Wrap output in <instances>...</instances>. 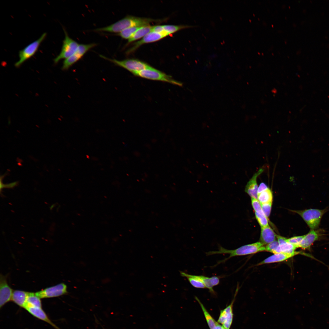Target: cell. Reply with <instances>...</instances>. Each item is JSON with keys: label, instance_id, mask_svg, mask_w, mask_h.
I'll return each mask as SVG.
<instances>
[{"label": "cell", "instance_id": "obj_30", "mask_svg": "<svg viewBox=\"0 0 329 329\" xmlns=\"http://www.w3.org/2000/svg\"><path fill=\"white\" fill-rule=\"evenodd\" d=\"M262 209L267 218H268L270 214L272 202L260 204Z\"/></svg>", "mask_w": 329, "mask_h": 329}, {"label": "cell", "instance_id": "obj_2", "mask_svg": "<svg viewBox=\"0 0 329 329\" xmlns=\"http://www.w3.org/2000/svg\"><path fill=\"white\" fill-rule=\"evenodd\" d=\"M264 246L261 242H257L245 245L233 250L226 249L219 246L218 251H209L206 253V254L207 256L216 254H227L229 255L228 257L219 261L218 263V264L225 262L233 257L245 256L265 251V246Z\"/></svg>", "mask_w": 329, "mask_h": 329}, {"label": "cell", "instance_id": "obj_34", "mask_svg": "<svg viewBox=\"0 0 329 329\" xmlns=\"http://www.w3.org/2000/svg\"><path fill=\"white\" fill-rule=\"evenodd\" d=\"M268 188V187L265 183L264 182L260 183L258 187L257 194L266 190Z\"/></svg>", "mask_w": 329, "mask_h": 329}, {"label": "cell", "instance_id": "obj_7", "mask_svg": "<svg viewBox=\"0 0 329 329\" xmlns=\"http://www.w3.org/2000/svg\"><path fill=\"white\" fill-rule=\"evenodd\" d=\"M63 30L65 37L60 52L54 59V62L55 64L61 60L65 59L72 55L76 51L79 45L77 42L69 36L64 28Z\"/></svg>", "mask_w": 329, "mask_h": 329}, {"label": "cell", "instance_id": "obj_18", "mask_svg": "<svg viewBox=\"0 0 329 329\" xmlns=\"http://www.w3.org/2000/svg\"><path fill=\"white\" fill-rule=\"evenodd\" d=\"M197 276L203 283L206 288H208L212 294H215V293L213 288L219 284V278L216 276L209 277L202 275H197Z\"/></svg>", "mask_w": 329, "mask_h": 329}, {"label": "cell", "instance_id": "obj_6", "mask_svg": "<svg viewBox=\"0 0 329 329\" xmlns=\"http://www.w3.org/2000/svg\"><path fill=\"white\" fill-rule=\"evenodd\" d=\"M46 33H44L37 40L34 41L23 49L19 53V60L16 62L15 66L19 67L26 61L31 58L37 52L41 44L45 38Z\"/></svg>", "mask_w": 329, "mask_h": 329}, {"label": "cell", "instance_id": "obj_29", "mask_svg": "<svg viewBox=\"0 0 329 329\" xmlns=\"http://www.w3.org/2000/svg\"><path fill=\"white\" fill-rule=\"evenodd\" d=\"M278 246V242L276 239L266 245L265 246V251L274 254Z\"/></svg>", "mask_w": 329, "mask_h": 329}, {"label": "cell", "instance_id": "obj_32", "mask_svg": "<svg viewBox=\"0 0 329 329\" xmlns=\"http://www.w3.org/2000/svg\"><path fill=\"white\" fill-rule=\"evenodd\" d=\"M18 183V182L16 181L7 184H4L2 183L1 182H0V189H2L5 188H12L16 186Z\"/></svg>", "mask_w": 329, "mask_h": 329}, {"label": "cell", "instance_id": "obj_5", "mask_svg": "<svg viewBox=\"0 0 329 329\" xmlns=\"http://www.w3.org/2000/svg\"><path fill=\"white\" fill-rule=\"evenodd\" d=\"M100 56L115 65L126 69L133 74L150 66L147 63L136 59H127L119 60L114 58H109L101 55H100Z\"/></svg>", "mask_w": 329, "mask_h": 329}, {"label": "cell", "instance_id": "obj_8", "mask_svg": "<svg viewBox=\"0 0 329 329\" xmlns=\"http://www.w3.org/2000/svg\"><path fill=\"white\" fill-rule=\"evenodd\" d=\"M97 45L95 43L79 44L75 53L71 56L64 60L62 68V70H65L68 69L80 59L88 51Z\"/></svg>", "mask_w": 329, "mask_h": 329}, {"label": "cell", "instance_id": "obj_4", "mask_svg": "<svg viewBox=\"0 0 329 329\" xmlns=\"http://www.w3.org/2000/svg\"><path fill=\"white\" fill-rule=\"evenodd\" d=\"M292 211L299 215L311 229H316L318 227L322 218L327 210L309 209Z\"/></svg>", "mask_w": 329, "mask_h": 329}, {"label": "cell", "instance_id": "obj_11", "mask_svg": "<svg viewBox=\"0 0 329 329\" xmlns=\"http://www.w3.org/2000/svg\"><path fill=\"white\" fill-rule=\"evenodd\" d=\"M169 35L166 33H160L152 31L137 42L133 44V46L126 52L127 54H129L136 50L139 47L145 44L157 41Z\"/></svg>", "mask_w": 329, "mask_h": 329}, {"label": "cell", "instance_id": "obj_35", "mask_svg": "<svg viewBox=\"0 0 329 329\" xmlns=\"http://www.w3.org/2000/svg\"><path fill=\"white\" fill-rule=\"evenodd\" d=\"M277 239L279 245L282 244L287 242V239L284 237L277 235Z\"/></svg>", "mask_w": 329, "mask_h": 329}, {"label": "cell", "instance_id": "obj_16", "mask_svg": "<svg viewBox=\"0 0 329 329\" xmlns=\"http://www.w3.org/2000/svg\"><path fill=\"white\" fill-rule=\"evenodd\" d=\"M295 256L294 254L284 253H274L257 264L256 265L259 266L264 264L282 262Z\"/></svg>", "mask_w": 329, "mask_h": 329}, {"label": "cell", "instance_id": "obj_3", "mask_svg": "<svg viewBox=\"0 0 329 329\" xmlns=\"http://www.w3.org/2000/svg\"><path fill=\"white\" fill-rule=\"evenodd\" d=\"M133 75L147 79L166 82L180 87L183 86L182 82L174 80L171 76L151 66Z\"/></svg>", "mask_w": 329, "mask_h": 329}, {"label": "cell", "instance_id": "obj_28", "mask_svg": "<svg viewBox=\"0 0 329 329\" xmlns=\"http://www.w3.org/2000/svg\"><path fill=\"white\" fill-rule=\"evenodd\" d=\"M304 235L295 236L287 239L286 241L288 242L291 243L297 247L299 248L300 245Z\"/></svg>", "mask_w": 329, "mask_h": 329}, {"label": "cell", "instance_id": "obj_19", "mask_svg": "<svg viewBox=\"0 0 329 329\" xmlns=\"http://www.w3.org/2000/svg\"><path fill=\"white\" fill-rule=\"evenodd\" d=\"M28 293L21 290H14L11 300L20 307L24 308L26 304Z\"/></svg>", "mask_w": 329, "mask_h": 329}, {"label": "cell", "instance_id": "obj_22", "mask_svg": "<svg viewBox=\"0 0 329 329\" xmlns=\"http://www.w3.org/2000/svg\"><path fill=\"white\" fill-rule=\"evenodd\" d=\"M180 273L182 276L187 278L190 284L193 287L199 288H206L203 283L198 278L197 275L189 274L182 271H180Z\"/></svg>", "mask_w": 329, "mask_h": 329}, {"label": "cell", "instance_id": "obj_26", "mask_svg": "<svg viewBox=\"0 0 329 329\" xmlns=\"http://www.w3.org/2000/svg\"><path fill=\"white\" fill-rule=\"evenodd\" d=\"M140 27H133L127 28L118 33L117 35L122 38L128 40Z\"/></svg>", "mask_w": 329, "mask_h": 329}, {"label": "cell", "instance_id": "obj_25", "mask_svg": "<svg viewBox=\"0 0 329 329\" xmlns=\"http://www.w3.org/2000/svg\"><path fill=\"white\" fill-rule=\"evenodd\" d=\"M162 26L164 32L169 35L182 29L195 27V26L187 25H162Z\"/></svg>", "mask_w": 329, "mask_h": 329}, {"label": "cell", "instance_id": "obj_17", "mask_svg": "<svg viewBox=\"0 0 329 329\" xmlns=\"http://www.w3.org/2000/svg\"><path fill=\"white\" fill-rule=\"evenodd\" d=\"M277 235L269 225L261 227L260 242L264 245H267L276 240Z\"/></svg>", "mask_w": 329, "mask_h": 329}, {"label": "cell", "instance_id": "obj_20", "mask_svg": "<svg viewBox=\"0 0 329 329\" xmlns=\"http://www.w3.org/2000/svg\"><path fill=\"white\" fill-rule=\"evenodd\" d=\"M199 304L210 329H225L221 325L213 318L201 302H200Z\"/></svg>", "mask_w": 329, "mask_h": 329}, {"label": "cell", "instance_id": "obj_33", "mask_svg": "<svg viewBox=\"0 0 329 329\" xmlns=\"http://www.w3.org/2000/svg\"><path fill=\"white\" fill-rule=\"evenodd\" d=\"M152 31L160 33H166L168 34L164 31L162 25H158L153 26Z\"/></svg>", "mask_w": 329, "mask_h": 329}, {"label": "cell", "instance_id": "obj_24", "mask_svg": "<svg viewBox=\"0 0 329 329\" xmlns=\"http://www.w3.org/2000/svg\"><path fill=\"white\" fill-rule=\"evenodd\" d=\"M273 198L272 193L268 188L257 194V200L260 204L272 202Z\"/></svg>", "mask_w": 329, "mask_h": 329}, {"label": "cell", "instance_id": "obj_15", "mask_svg": "<svg viewBox=\"0 0 329 329\" xmlns=\"http://www.w3.org/2000/svg\"><path fill=\"white\" fill-rule=\"evenodd\" d=\"M25 309L37 318L47 322L56 329H60L51 322L42 308L28 306Z\"/></svg>", "mask_w": 329, "mask_h": 329}, {"label": "cell", "instance_id": "obj_31", "mask_svg": "<svg viewBox=\"0 0 329 329\" xmlns=\"http://www.w3.org/2000/svg\"><path fill=\"white\" fill-rule=\"evenodd\" d=\"M251 203L255 212L262 210L260 203L257 199L251 198Z\"/></svg>", "mask_w": 329, "mask_h": 329}, {"label": "cell", "instance_id": "obj_1", "mask_svg": "<svg viewBox=\"0 0 329 329\" xmlns=\"http://www.w3.org/2000/svg\"><path fill=\"white\" fill-rule=\"evenodd\" d=\"M157 22H160L161 20L128 16L109 26L98 28L94 30L97 32H106L118 34L129 28L141 27L150 25L151 23Z\"/></svg>", "mask_w": 329, "mask_h": 329}, {"label": "cell", "instance_id": "obj_10", "mask_svg": "<svg viewBox=\"0 0 329 329\" xmlns=\"http://www.w3.org/2000/svg\"><path fill=\"white\" fill-rule=\"evenodd\" d=\"M239 288V287L237 285L233 299L231 303L225 308L220 311L218 322L220 324H221L225 329H230L231 326L233 317L232 307Z\"/></svg>", "mask_w": 329, "mask_h": 329}, {"label": "cell", "instance_id": "obj_12", "mask_svg": "<svg viewBox=\"0 0 329 329\" xmlns=\"http://www.w3.org/2000/svg\"><path fill=\"white\" fill-rule=\"evenodd\" d=\"M13 290L8 285L6 278L2 275L0 278V307L12 300Z\"/></svg>", "mask_w": 329, "mask_h": 329}, {"label": "cell", "instance_id": "obj_27", "mask_svg": "<svg viewBox=\"0 0 329 329\" xmlns=\"http://www.w3.org/2000/svg\"><path fill=\"white\" fill-rule=\"evenodd\" d=\"M255 213L256 218L261 227L269 225L268 218L265 216L262 210L255 212Z\"/></svg>", "mask_w": 329, "mask_h": 329}, {"label": "cell", "instance_id": "obj_23", "mask_svg": "<svg viewBox=\"0 0 329 329\" xmlns=\"http://www.w3.org/2000/svg\"><path fill=\"white\" fill-rule=\"evenodd\" d=\"M28 306L41 308L42 304L40 298L36 295L35 293L28 292L24 308Z\"/></svg>", "mask_w": 329, "mask_h": 329}, {"label": "cell", "instance_id": "obj_13", "mask_svg": "<svg viewBox=\"0 0 329 329\" xmlns=\"http://www.w3.org/2000/svg\"><path fill=\"white\" fill-rule=\"evenodd\" d=\"M321 229H311L304 237L299 246V248L304 249L310 250L313 243L319 239L324 235Z\"/></svg>", "mask_w": 329, "mask_h": 329}, {"label": "cell", "instance_id": "obj_14", "mask_svg": "<svg viewBox=\"0 0 329 329\" xmlns=\"http://www.w3.org/2000/svg\"><path fill=\"white\" fill-rule=\"evenodd\" d=\"M264 171L263 168H260L255 173L247 183L245 191L251 198L257 199L258 185L257 182V177Z\"/></svg>", "mask_w": 329, "mask_h": 329}, {"label": "cell", "instance_id": "obj_21", "mask_svg": "<svg viewBox=\"0 0 329 329\" xmlns=\"http://www.w3.org/2000/svg\"><path fill=\"white\" fill-rule=\"evenodd\" d=\"M153 26L150 25L140 27L128 40V43L142 38L149 33L152 31Z\"/></svg>", "mask_w": 329, "mask_h": 329}, {"label": "cell", "instance_id": "obj_9", "mask_svg": "<svg viewBox=\"0 0 329 329\" xmlns=\"http://www.w3.org/2000/svg\"><path fill=\"white\" fill-rule=\"evenodd\" d=\"M66 285L63 283L46 288L35 293L40 299L57 297L68 293Z\"/></svg>", "mask_w": 329, "mask_h": 329}]
</instances>
